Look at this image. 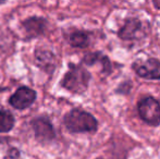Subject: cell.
Returning <instances> with one entry per match:
<instances>
[{
  "label": "cell",
  "instance_id": "13",
  "mask_svg": "<svg viewBox=\"0 0 160 159\" xmlns=\"http://www.w3.org/2000/svg\"><path fill=\"white\" fill-rule=\"evenodd\" d=\"M152 3H154V6L156 7V8L160 9V0H155V1H152Z\"/></svg>",
  "mask_w": 160,
  "mask_h": 159
},
{
  "label": "cell",
  "instance_id": "5",
  "mask_svg": "<svg viewBox=\"0 0 160 159\" xmlns=\"http://www.w3.org/2000/svg\"><path fill=\"white\" fill-rule=\"evenodd\" d=\"M133 69L137 75L147 80L160 79V61L154 58L147 60H137L133 63Z\"/></svg>",
  "mask_w": 160,
  "mask_h": 159
},
{
  "label": "cell",
  "instance_id": "10",
  "mask_svg": "<svg viewBox=\"0 0 160 159\" xmlns=\"http://www.w3.org/2000/svg\"><path fill=\"white\" fill-rule=\"evenodd\" d=\"M36 60L40 68L46 69V71H53L55 69V57L49 51H38Z\"/></svg>",
  "mask_w": 160,
  "mask_h": 159
},
{
  "label": "cell",
  "instance_id": "2",
  "mask_svg": "<svg viewBox=\"0 0 160 159\" xmlns=\"http://www.w3.org/2000/svg\"><path fill=\"white\" fill-rule=\"evenodd\" d=\"M91 74L81 66H70V70L64 74L61 85L74 94H82L88 87Z\"/></svg>",
  "mask_w": 160,
  "mask_h": 159
},
{
  "label": "cell",
  "instance_id": "8",
  "mask_svg": "<svg viewBox=\"0 0 160 159\" xmlns=\"http://www.w3.org/2000/svg\"><path fill=\"white\" fill-rule=\"evenodd\" d=\"M23 27L28 36L36 37L44 33L45 28H46V20L38 17H30L24 21Z\"/></svg>",
  "mask_w": 160,
  "mask_h": 159
},
{
  "label": "cell",
  "instance_id": "9",
  "mask_svg": "<svg viewBox=\"0 0 160 159\" xmlns=\"http://www.w3.org/2000/svg\"><path fill=\"white\" fill-rule=\"evenodd\" d=\"M83 62L88 66H93L95 63H101L103 67V70L105 72H110L111 70V67H110V62H109V59L107 57H105L103 55H101L100 52H94V53H89V55L85 56L84 57V60Z\"/></svg>",
  "mask_w": 160,
  "mask_h": 159
},
{
  "label": "cell",
  "instance_id": "14",
  "mask_svg": "<svg viewBox=\"0 0 160 159\" xmlns=\"http://www.w3.org/2000/svg\"><path fill=\"white\" fill-rule=\"evenodd\" d=\"M98 159H102V158H98Z\"/></svg>",
  "mask_w": 160,
  "mask_h": 159
},
{
  "label": "cell",
  "instance_id": "3",
  "mask_svg": "<svg viewBox=\"0 0 160 159\" xmlns=\"http://www.w3.org/2000/svg\"><path fill=\"white\" fill-rule=\"evenodd\" d=\"M149 27L148 24L137 17H131L125 21L124 25L119 31L120 38L124 40L141 39L147 35Z\"/></svg>",
  "mask_w": 160,
  "mask_h": 159
},
{
  "label": "cell",
  "instance_id": "4",
  "mask_svg": "<svg viewBox=\"0 0 160 159\" xmlns=\"http://www.w3.org/2000/svg\"><path fill=\"white\" fill-rule=\"evenodd\" d=\"M138 113L148 124L158 125L160 123V104L155 98H143L138 102Z\"/></svg>",
  "mask_w": 160,
  "mask_h": 159
},
{
  "label": "cell",
  "instance_id": "11",
  "mask_svg": "<svg viewBox=\"0 0 160 159\" xmlns=\"http://www.w3.org/2000/svg\"><path fill=\"white\" fill-rule=\"evenodd\" d=\"M70 44L76 48H84L87 47L89 44V36L87 33L83 31H75L69 37Z\"/></svg>",
  "mask_w": 160,
  "mask_h": 159
},
{
  "label": "cell",
  "instance_id": "1",
  "mask_svg": "<svg viewBox=\"0 0 160 159\" xmlns=\"http://www.w3.org/2000/svg\"><path fill=\"white\" fill-rule=\"evenodd\" d=\"M64 125L72 133H94L98 127L97 120L91 113L73 109L64 117Z\"/></svg>",
  "mask_w": 160,
  "mask_h": 159
},
{
  "label": "cell",
  "instance_id": "12",
  "mask_svg": "<svg viewBox=\"0 0 160 159\" xmlns=\"http://www.w3.org/2000/svg\"><path fill=\"white\" fill-rule=\"evenodd\" d=\"M14 127V118L12 113L0 109V133H6Z\"/></svg>",
  "mask_w": 160,
  "mask_h": 159
},
{
  "label": "cell",
  "instance_id": "6",
  "mask_svg": "<svg viewBox=\"0 0 160 159\" xmlns=\"http://www.w3.org/2000/svg\"><path fill=\"white\" fill-rule=\"evenodd\" d=\"M36 99V92L26 86H22L17 89L14 94L10 97L9 102L15 109H25L28 108Z\"/></svg>",
  "mask_w": 160,
  "mask_h": 159
},
{
  "label": "cell",
  "instance_id": "7",
  "mask_svg": "<svg viewBox=\"0 0 160 159\" xmlns=\"http://www.w3.org/2000/svg\"><path fill=\"white\" fill-rule=\"evenodd\" d=\"M32 127L35 133V137L39 142H50L55 138V130L50 120L46 117H38L32 122Z\"/></svg>",
  "mask_w": 160,
  "mask_h": 159
}]
</instances>
